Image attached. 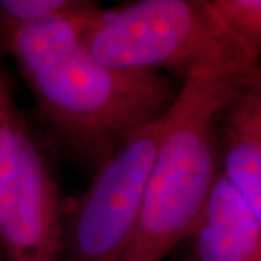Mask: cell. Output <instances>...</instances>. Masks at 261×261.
Returning a JSON list of instances; mask_svg holds the SVG:
<instances>
[{"label": "cell", "mask_w": 261, "mask_h": 261, "mask_svg": "<svg viewBox=\"0 0 261 261\" xmlns=\"http://www.w3.org/2000/svg\"><path fill=\"white\" fill-rule=\"evenodd\" d=\"M61 197L0 70V245L5 261H58Z\"/></svg>", "instance_id": "cell-5"}, {"label": "cell", "mask_w": 261, "mask_h": 261, "mask_svg": "<svg viewBox=\"0 0 261 261\" xmlns=\"http://www.w3.org/2000/svg\"><path fill=\"white\" fill-rule=\"evenodd\" d=\"M187 261H261V225L219 171Z\"/></svg>", "instance_id": "cell-7"}, {"label": "cell", "mask_w": 261, "mask_h": 261, "mask_svg": "<svg viewBox=\"0 0 261 261\" xmlns=\"http://www.w3.org/2000/svg\"><path fill=\"white\" fill-rule=\"evenodd\" d=\"M254 83L257 84V86H260V87H261V65H260V68L257 70V73H255V75H254Z\"/></svg>", "instance_id": "cell-10"}, {"label": "cell", "mask_w": 261, "mask_h": 261, "mask_svg": "<svg viewBox=\"0 0 261 261\" xmlns=\"http://www.w3.org/2000/svg\"><path fill=\"white\" fill-rule=\"evenodd\" d=\"M260 65L226 45L183 75L164 115L123 261H163L190 238L221 171V118Z\"/></svg>", "instance_id": "cell-2"}, {"label": "cell", "mask_w": 261, "mask_h": 261, "mask_svg": "<svg viewBox=\"0 0 261 261\" xmlns=\"http://www.w3.org/2000/svg\"><path fill=\"white\" fill-rule=\"evenodd\" d=\"M0 261H5V258H3V251H2V245H0Z\"/></svg>", "instance_id": "cell-11"}, {"label": "cell", "mask_w": 261, "mask_h": 261, "mask_svg": "<svg viewBox=\"0 0 261 261\" xmlns=\"http://www.w3.org/2000/svg\"><path fill=\"white\" fill-rule=\"evenodd\" d=\"M97 8L92 2L0 39L41 115L73 154L96 168L135 132L161 119L178 92L163 73L118 70L92 56L84 28Z\"/></svg>", "instance_id": "cell-1"}, {"label": "cell", "mask_w": 261, "mask_h": 261, "mask_svg": "<svg viewBox=\"0 0 261 261\" xmlns=\"http://www.w3.org/2000/svg\"><path fill=\"white\" fill-rule=\"evenodd\" d=\"M86 0H0V39L18 29L84 9Z\"/></svg>", "instance_id": "cell-9"}, {"label": "cell", "mask_w": 261, "mask_h": 261, "mask_svg": "<svg viewBox=\"0 0 261 261\" xmlns=\"http://www.w3.org/2000/svg\"><path fill=\"white\" fill-rule=\"evenodd\" d=\"M209 15L231 47L261 64V0H205Z\"/></svg>", "instance_id": "cell-8"}, {"label": "cell", "mask_w": 261, "mask_h": 261, "mask_svg": "<svg viewBox=\"0 0 261 261\" xmlns=\"http://www.w3.org/2000/svg\"><path fill=\"white\" fill-rule=\"evenodd\" d=\"M219 164L222 176L261 225V87L252 80L221 118Z\"/></svg>", "instance_id": "cell-6"}, {"label": "cell", "mask_w": 261, "mask_h": 261, "mask_svg": "<svg viewBox=\"0 0 261 261\" xmlns=\"http://www.w3.org/2000/svg\"><path fill=\"white\" fill-rule=\"evenodd\" d=\"M164 116L121 144L83 193L61 199L58 261H123Z\"/></svg>", "instance_id": "cell-4"}, {"label": "cell", "mask_w": 261, "mask_h": 261, "mask_svg": "<svg viewBox=\"0 0 261 261\" xmlns=\"http://www.w3.org/2000/svg\"><path fill=\"white\" fill-rule=\"evenodd\" d=\"M84 44L112 68L183 75L229 45L205 0H140L118 9L97 8L87 19Z\"/></svg>", "instance_id": "cell-3"}]
</instances>
